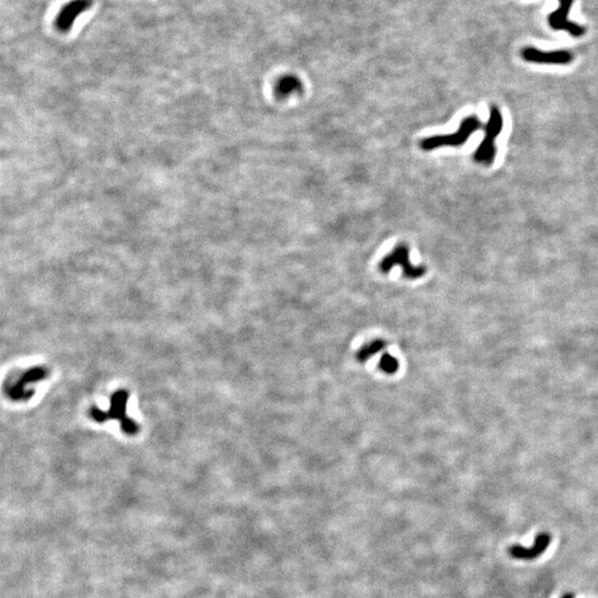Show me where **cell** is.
Instances as JSON below:
<instances>
[{
  "label": "cell",
  "mask_w": 598,
  "mask_h": 598,
  "mask_svg": "<svg viewBox=\"0 0 598 598\" xmlns=\"http://www.w3.org/2000/svg\"><path fill=\"white\" fill-rule=\"evenodd\" d=\"M503 129V117L498 107H491L490 119L485 125L484 139L474 152L473 159L477 163L490 166L493 164L496 156L495 140Z\"/></svg>",
  "instance_id": "6da1fadb"
},
{
  "label": "cell",
  "mask_w": 598,
  "mask_h": 598,
  "mask_svg": "<svg viewBox=\"0 0 598 598\" xmlns=\"http://www.w3.org/2000/svg\"><path fill=\"white\" fill-rule=\"evenodd\" d=\"M482 127V122L476 116L467 117L461 122L458 131L453 134L434 135L422 140L420 147L424 151L439 149L442 147H461L469 140L474 132L480 130Z\"/></svg>",
  "instance_id": "7a4b0ae2"
},
{
  "label": "cell",
  "mask_w": 598,
  "mask_h": 598,
  "mask_svg": "<svg viewBox=\"0 0 598 598\" xmlns=\"http://www.w3.org/2000/svg\"><path fill=\"white\" fill-rule=\"evenodd\" d=\"M394 266H401L403 275L407 278L417 279L425 274L426 269L422 266H413L409 257V248L404 244L398 245L392 252L382 259L379 268L382 272H389Z\"/></svg>",
  "instance_id": "3957f363"
},
{
  "label": "cell",
  "mask_w": 598,
  "mask_h": 598,
  "mask_svg": "<svg viewBox=\"0 0 598 598\" xmlns=\"http://www.w3.org/2000/svg\"><path fill=\"white\" fill-rule=\"evenodd\" d=\"M522 58L533 63L544 64H568L574 59L570 51H540L533 47H527L522 50Z\"/></svg>",
  "instance_id": "277c9868"
},
{
  "label": "cell",
  "mask_w": 598,
  "mask_h": 598,
  "mask_svg": "<svg viewBox=\"0 0 598 598\" xmlns=\"http://www.w3.org/2000/svg\"><path fill=\"white\" fill-rule=\"evenodd\" d=\"M574 0H560L561 7L552 12L548 17L549 26L555 30H566L574 37H580L585 33V29L575 23L567 19L568 12L573 5Z\"/></svg>",
  "instance_id": "5b68a950"
},
{
  "label": "cell",
  "mask_w": 598,
  "mask_h": 598,
  "mask_svg": "<svg viewBox=\"0 0 598 598\" xmlns=\"http://www.w3.org/2000/svg\"><path fill=\"white\" fill-rule=\"evenodd\" d=\"M92 6V0H72L61 8L56 18V27L59 31L67 32L72 28L74 20Z\"/></svg>",
  "instance_id": "8992f818"
},
{
  "label": "cell",
  "mask_w": 598,
  "mask_h": 598,
  "mask_svg": "<svg viewBox=\"0 0 598 598\" xmlns=\"http://www.w3.org/2000/svg\"><path fill=\"white\" fill-rule=\"evenodd\" d=\"M552 538L548 533H539L536 535L535 542L531 547H523L521 545H513L508 548V554L513 558L523 561H532L538 558V556L546 551L549 543H551Z\"/></svg>",
  "instance_id": "52a82bcc"
},
{
  "label": "cell",
  "mask_w": 598,
  "mask_h": 598,
  "mask_svg": "<svg viewBox=\"0 0 598 598\" xmlns=\"http://www.w3.org/2000/svg\"><path fill=\"white\" fill-rule=\"evenodd\" d=\"M274 91L277 98L285 99L294 93H300L302 91V83L300 79L295 74H285L277 79Z\"/></svg>",
  "instance_id": "ba28073f"
},
{
  "label": "cell",
  "mask_w": 598,
  "mask_h": 598,
  "mask_svg": "<svg viewBox=\"0 0 598 598\" xmlns=\"http://www.w3.org/2000/svg\"><path fill=\"white\" fill-rule=\"evenodd\" d=\"M386 346H387V344L385 340L376 339L373 341H370V342H368V344L363 345L361 348L358 350L356 357H357L358 361L364 362V361H367L368 359L373 357L375 355H377L378 353H380L381 350H384L386 348Z\"/></svg>",
  "instance_id": "9c48e42d"
},
{
  "label": "cell",
  "mask_w": 598,
  "mask_h": 598,
  "mask_svg": "<svg viewBox=\"0 0 598 598\" xmlns=\"http://www.w3.org/2000/svg\"><path fill=\"white\" fill-rule=\"evenodd\" d=\"M379 368H380V370H382L385 373H388V375H393V373L398 371L399 361L397 360V358L393 357V356H391L389 354H385L384 356H382L380 361H379Z\"/></svg>",
  "instance_id": "30bf717a"
},
{
  "label": "cell",
  "mask_w": 598,
  "mask_h": 598,
  "mask_svg": "<svg viewBox=\"0 0 598 598\" xmlns=\"http://www.w3.org/2000/svg\"><path fill=\"white\" fill-rule=\"evenodd\" d=\"M562 598H574V595L571 593H566L562 596Z\"/></svg>",
  "instance_id": "8fae6325"
}]
</instances>
